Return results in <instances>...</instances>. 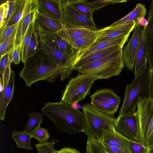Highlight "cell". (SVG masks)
Listing matches in <instances>:
<instances>
[{
	"label": "cell",
	"instance_id": "19",
	"mask_svg": "<svg viewBox=\"0 0 153 153\" xmlns=\"http://www.w3.org/2000/svg\"><path fill=\"white\" fill-rule=\"evenodd\" d=\"M143 28L140 27L137 53L134 68V76H136L142 73L147 67L148 58L143 37Z\"/></svg>",
	"mask_w": 153,
	"mask_h": 153
},
{
	"label": "cell",
	"instance_id": "32",
	"mask_svg": "<svg viewBox=\"0 0 153 153\" xmlns=\"http://www.w3.org/2000/svg\"><path fill=\"white\" fill-rule=\"evenodd\" d=\"M35 20L33 21L28 29L21 45V60L24 63L26 61L28 48L31 36L35 28Z\"/></svg>",
	"mask_w": 153,
	"mask_h": 153
},
{
	"label": "cell",
	"instance_id": "35",
	"mask_svg": "<svg viewBox=\"0 0 153 153\" xmlns=\"http://www.w3.org/2000/svg\"><path fill=\"white\" fill-rule=\"evenodd\" d=\"M40 44L38 31L35 26L29 42L26 56V61L36 51Z\"/></svg>",
	"mask_w": 153,
	"mask_h": 153
},
{
	"label": "cell",
	"instance_id": "46",
	"mask_svg": "<svg viewBox=\"0 0 153 153\" xmlns=\"http://www.w3.org/2000/svg\"><path fill=\"white\" fill-rule=\"evenodd\" d=\"M7 7V1L2 3L0 6V28L3 26Z\"/></svg>",
	"mask_w": 153,
	"mask_h": 153
},
{
	"label": "cell",
	"instance_id": "36",
	"mask_svg": "<svg viewBox=\"0 0 153 153\" xmlns=\"http://www.w3.org/2000/svg\"><path fill=\"white\" fill-rule=\"evenodd\" d=\"M85 153H106L102 143L94 139H87Z\"/></svg>",
	"mask_w": 153,
	"mask_h": 153
},
{
	"label": "cell",
	"instance_id": "10",
	"mask_svg": "<svg viewBox=\"0 0 153 153\" xmlns=\"http://www.w3.org/2000/svg\"><path fill=\"white\" fill-rule=\"evenodd\" d=\"M135 113L140 129L139 142L145 145V135L153 116V100L149 98H140Z\"/></svg>",
	"mask_w": 153,
	"mask_h": 153
},
{
	"label": "cell",
	"instance_id": "48",
	"mask_svg": "<svg viewBox=\"0 0 153 153\" xmlns=\"http://www.w3.org/2000/svg\"><path fill=\"white\" fill-rule=\"evenodd\" d=\"M55 153H81L76 149L70 147H64L59 150H56Z\"/></svg>",
	"mask_w": 153,
	"mask_h": 153
},
{
	"label": "cell",
	"instance_id": "4",
	"mask_svg": "<svg viewBox=\"0 0 153 153\" xmlns=\"http://www.w3.org/2000/svg\"><path fill=\"white\" fill-rule=\"evenodd\" d=\"M149 71L147 67L142 73L135 77L131 83L126 85L119 115L135 114L139 98H149Z\"/></svg>",
	"mask_w": 153,
	"mask_h": 153
},
{
	"label": "cell",
	"instance_id": "34",
	"mask_svg": "<svg viewBox=\"0 0 153 153\" xmlns=\"http://www.w3.org/2000/svg\"><path fill=\"white\" fill-rule=\"evenodd\" d=\"M7 7L3 25L0 28V38L2 37L8 24L13 15L16 7V0H7Z\"/></svg>",
	"mask_w": 153,
	"mask_h": 153
},
{
	"label": "cell",
	"instance_id": "43",
	"mask_svg": "<svg viewBox=\"0 0 153 153\" xmlns=\"http://www.w3.org/2000/svg\"><path fill=\"white\" fill-rule=\"evenodd\" d=\"M11 60L12 58L10 53H7L0 58V74L2 78L3 77L7 66Z\"/></svg>",
	"mask_w": 153,
	"mask_h": 153
},
{
	"label": "cell",
	"instance_id": "11",
	"mask_svg": "<svg viewBox=\"0 0 153 153\" xmlns=\"http://www.w3.org/2000/svg\"><path fill=\"white\" fill-rule=\"evenodd\" d=\"M35 25L38 31L39 37L50 42L60 52L71 57H75L79 54V52L59 36L56 32L45 29L35 21Z\"/></svg>",
	"mask_w": 153,
	"mask_h": 153
},
{
	"label": "cell",
	"instance_id": "49",
	"mask_svg": "<svg viewBox=\"0 0 153 153\" xmlns=\"http://www.w3.org/2000/svg\"><path fill=\"white\" fill-rule=\"evenodd\" d=\"M138 24L140 25L143 27L146 26L148 24L147 20L145 17H141L139 19Z\"/></svg>",
	"mask_w": 153,
	"mask_h": 153
},
{
	"label": "cell",
	"instance_id": "24",
	"mask_svg": "<svg viewBox=\"0 0 153 153\" xmlns=\"http://www.w3.org/2000/svg\"><path fill=\"white\" fill-rule=\"evenodd\" d=\"M91 100H96L119 107L121 99L111 89L105 88L99 89L90 96Z\"/></svg>",
	"mask_w": 153,
	"mask_h": 153
},
{
	"label": "cell",
	"instance_id": "31",
	"mask_svg": "<svg viewBox=\"0 0 153 153\" xmlns=\"http://www.w3.org/2000/svg\"><path fill=\"white\" fill-rule=\"evenodd\" d=\"M90 104L95 109L104 113L114 115L117 111L118 107L109 103L96 100H91Z\"/></svg>",
	"mask_w": 153,
	"mask_h": 153
},
{
	"label": "cell",
	"instance_id": "33",
	"mask_svg": "<svg viewBox=\"0 0 153 153\" xmlns=\"http://www.w3.org/2000/svg\"><path fill=\"white\" fill-rule=\"evenodd\" d=\"M17 28L2 43L0 44V58L7 53H11L14 48Z\"/></svg>",
	"mask_w": 153,
	"mask_h": 153
},
{
	"label": "cell",
	"instance_id": "41",
	"mask_svg": "<svg viewBox=\"0 0 153 153\" xmlns=\"http://www.w3.org/2000/svg\"><path fill=\"white\" fill-rule=\"evenodd\" d=\"M144 142L148 149L153 148V116L145 135Z\"/></svg>",
	"mask_w": 153,
	"mask_h": 153
},
{
	"label": "cell",
	"instance_id": "6",
	"mask_svg": "<svg viewBox=\"0 0 153 153\" xmlns=\"http://www.w3.org/2000/svg\"><path fill=\"white\" fill-rule=\"evenodd\" d=\"M97 80L83 74L71 78L62 92L61 100L70 105L79 102L90 94L91 87Z\"/></svg>",
	"mask_w": 153,
	"mask_h": 153
},
{
	"label": "cell",
	"instance_id": "8",
	"mask_svg": "<svg viewBox=\"0 0 153 153\" xmlns=\"http://www.w3.org/2000/svg\"><path fill=\"white\" fill-rule=\"evenodd\" d=\"M39 38L40 48L43 50L48 58L59 66L67 67L70 76L74 70V66L77 61L79 54L74 57L68 56L58 50L49 41Z\"/></svg>",
	"mask_w": 153,
	"mask_h": 153
},
{
	"label": "cell",
	"instance_id": "50",
	"mask_svg": "<svg viewBox=\"0 0 153 153\" xmlns=\"http://www.w3.org/2000/svg\"><path fill=\"white\" fill-rule=\"evenodd\" d=\"M153 15V0H152L150 4L148 15L147 17L148 21L151 19Z\"/></svg>",
	"mask_w": 153,
	"mask_h": 153
},
{
	"label": "cell",
	"instance_id": "16",
	"mask_svg": "<svg viewBox=\"0 0 153 153\" xmlns=\"http://www.w3.org/2000/svg\"><path fill=\"white\" fill-rule=\"evenodd\" d=\"M100 141L117 147L126 152L131 153L129 146L128 139L117 132L114 126L104 133Z\"/></svg>",
	"mask_w": 153,
	"mask_h": 153
},
{
	"label": "cell",
	"instance_id": "40",
	"mask_svg": "<svg viewBox=\"0 0 153 153\" xmlns=\"http://www.w3.org/2000/svg\"><path fill=\"white\" fill-rule=\"evenodd\" d=\"M35 147L38 153H55L56 150L53 143L50 142L36 144Z\"/></svg>",
	"mask_w": 153,
	"mask_h": 153
},
{
	"label": "cell",
	"instance_id": "27",
	"mask_svg": "<svg viewBox=\"0 0 153 153\" xmlns=\"http://www.w3.org/2000/svg\"><path fill=\"white\" fill-rule=\"evenodd\" d=\"M35 21L42 27L54 32L60 30L64 26L62 22L41 13L38 9Z\"/></svg>",
	"mask_w": 153,
	"mask_h": 153
},
{
	"label": "cell",
	"instance_id": "39",
	"mask_svg": "<svg viewBox=\"0 0 153 153\" xmlns=\"http://www.w3.org/2000/svg\"><path fill=\"white\" fill-rule=\"evenodd\" d=\"M129 146L131 153H147L149 149L140 142H135L128 139Z\"/></svg>",
	"mask_w": 153,
	"mask_h": 153
},
{
	"label": "cell",
	"instance_id": "22",
	"mask_svg": "<svg viewBox=\"0 0 153 153\" xmlns=\"http://www.w3.org/2000/svg\"><path fill=\"white\" fill-rule=\"evenodd\" d=\"M143 37L149 69H153V15L143 28Z\"/></svg>",
	"mask_w": 153,
	"mask_h": 153
},
{
	"label": "cell",
	"instance_id": "51",
	"mask_svg": "<svg viewBox=\"0 0 153 153\" xmlns=\"http://www.w3.org/2000/svg\"><path fill=\"white\" fill-rule=\"evenodd\" d=\"M71 105L74 109H79L80 108H81L82 107L78 102L74 103Z\"/></svg>",
	"mask_w": 153,
	"mask_h": 153
},
{
	"label": "cell",
	"instance_id": "12",
	"mask_svg": "<svg viewBox=\"0 0 153 153\" xmlns=\"http://www.w3.org/2000/svg\"><path fill=\"white\" fill-rule=\"evenodd\" d=\"M140 25L136 24L134 33L122 51V58L128 71L134 68L138 49Z\"/></svg>",
	"mask_w": 153,
	"mask_h": 153
},
{
	"label": "cell",
	"instance_id": "28",
	"mask_svg": "<svg viewBox=\"0 0 153 153\" xmlns=\"http://www.w3.org/2000/svg\"><path fill=\"white\" fill-rule=\"evenodd\" d=\"M70 5L82 15L92 22L94 12L90 1L86 0H69Z\"/></svg>",
	"mask_w": 153,
	"mask_h": 153
},
{
	"label": "cell",
	"instance_id": "47",
	"mask_svg": "<svg viewBox=\"0 0 153 153\" xmlns=\"http://www.w3.org/2000/svg\"><path fill=\"white\" fill-rule=\"evenodd\" d=\"M149 99L153 100V69L149 71Z\"/></svg>",
	"mask_w": 153,
	"mask_h": 153
},
{
	"label": "cell",
	"instance_id": "5",
	"mask_svg": "<svg viewBox=\"0 0 153 153\" xmlns=\"http://www.w3.org/2000/svg\"><path fill=\"white\" fill-rule=\"evenodd\" d=\"M81 106L86 125L84 132L87 139L100 141L103 134L114 127V121L116 118L98 111L88 103Z\"/></svg>",
	"mask_w": 153,
	"mask_h": 153
},
{
	"label": "cell",
	"instance_id": "13",
	"mask_svg": "<svg viewBox=\"0 0 153 153\" xmlns=\"http://www.w3.org/2000/svg\"><path fill=\"white\" fill-rule=\"evenodd\" d=\"M136 23H131L120 26H109L100 29V33L95 43L110 39L118 36L131 33L134 29Z\"/></svg>",
	"mask_w": 153,
	"mask_h": 153
},
{
	"label": "cell",
	"instance_id": "52",
	"mask_svg": "<svg viewBox=\"0 0 153 153\" xmlns=\"http://www.w3.org/2000/svg\"><path fill=\"white\" fill-rule=\"evenodd\" d=\"M149 149V151L147 153H153V148H150Z\"/></svg>",
	"mask_w": 153,
	"mask_h": 153
},
{
	"label": "cell",
	"instance_id": "45",
	"mask_svg": "<svg viewBox=\"0 0 153 153\" xmlns=\"http://www.w3.org/2000/svg\"><path fill=\"white\" fill-rule=\"evenodd\" d=\"M102 143L106 153H129L108 144L103 143Z\"/></svg>",
	"mask_w": 153,
	"mask_h": 153
},
{
	"label": "cell",
	"instance_id": "26",
	"mask_svg": "<svg viewBox=\"0 0 153 153\" xmlns=\"http://www.w3.org/2000/svg\"><path fill=\"white\" fill-rule=\"evenodd\" d=\"M123 47L119 45H115L92 53L77 60L75 63L74 68L79 67L96 60L120 48Z\"/></svg>",
	"mask_w": 153,
	"mask_h": 153
},
{
	"label": "cell",
	"instance_id": "15",
	"mask_svg": "<svg viewBox=\"0 0 153 153\" xmlns=\"http://www.w3.org/2000/svg\"><path fill=\"white\" fill-rule=\"evenodd\" d=\"M38 9L41 13L63 23L61 0H38Z\"/></svg>",
	"mask_w": 153,
	"mask_h": 153
},
{
	"label": "cell",
	"instance_id": "7",
	"mask_svg": "<svg viewBox=\"0 0 153 153\" xmlns=\"http://www.w3.org/2000/svg\"><path fill=\"white\" fill-rule=\"evenodd\" d=\"M114 124L116 130L122 136L132 141L139 142L140 129L135 113L130 115H118Z\"/></svg>",
	"mask_w": 153,
	"mask_h": 153
},
{
	"label": "cell",
	"instance_id": "14",
	"mask_svg": "<svg viewBox=\"0 0 153 153\" xmlns=\"http://www.w3.org/2000/svg\"><path fill=\"white\" fill-rule=\"evenodd\" d=\"M98 29H91L87 27L65 24L61 29L56 33L59 36L70 44L77 39Z\"/></svg>",
	"mask_w": 153,
	"mask_h": 153
},
{
	"label": "cell",
	"instance_id": "20",
	"mask_svg": "<svg viewBox=\"0 0 153 153\" xmlns=\"http://www.w3.org/2000/svg\"><path fill=\"white\" fill-rule=\"evenodd\" d=\"M15 73L11 70L10 78L6 87L0 94V120L4 121L6 108L11 101L15 86Z\"/></svg>",
	"mask_w": 153,
	"mask_h": 153
},
{
	"label": "cell",
	"instance_id": "17",
	"mask_svg": "<svg viewBox=\"0 0 153 153\" xmlns=\"http://www.w3.org/2000/svg\"><path fill=\"white\" fill-rule=\"evenodd\" d=\"M130 33H128L110 39L94 43L89 49L79 52L77 60L92 53L111 46L119 45L123 47L128 41Z\"/></svg>",
	"mask_w": 153,
	"mask_h": 153
},
{
	"label": "cell",
	"instance_id": "37",
	"mask_svg": "<svg viewBox=\"0 0 153 153\" xmlns=\"http://www.w3.org/2000/svg\"><path fill=\"white\" fill-rule=\"evenodd\" d=\"M32 138L35 139L39 143H47L50 137L47 128H42L40 126L31 134Z\"/></svg>",
	"mask_w": 153,
	"mask_h": 153
},
{
	"label": "cell",
	"instance_id": "25",
	"mask_svg": "<svg viewBox=\"0 0 153 153\" xmlns=\"http://www.w3.org/2000/svg\"><path fill=\"white\" fill-rule=\"evenodd\" d=\"M100 33V29L91 32L70 43L74 48L79 52L89 49L95 42Z\"/></svg>",
	"mask_w": 153,
	"mask_h": 153
},
{
	"label": "cell",
	"instance_id": "44",
	"mask_svg": "<svg viewBox=\"0 0 153 153\" xmlns=\"http://www.w3.org/2000/svg\"><path fill=\"white\" fill-rule=\"evenodd\" d=\"M19 21L15 24L7 27L2 37L0 38V44L2 43L16 28L19 24Z\"/></svg>",
	"mask_w": 153,
	"mask_h": 153
},
{
	"label": "cell",
	"instance_id": "38",
	"mask_svg": "<svg viewBox=\"0 0 153 153\" xmlns=\"http://www.w3.org/2000/svg\"><path fill=\"white\" fill-rule=\"evenodd\" d=\"M128 1L125 0H97L90 1V2L94 11L110 4L125 3Z\"/></svg>",
	"mask_w": 153,
	"mask_h": 153
},
{
	"label": "cell",
	"instance_id": "30",
	"mask_svg": "<svg viewBox=\"0 0 153 153\" xmlns=\"http://www.w3.org/2000/svg\"><path fill=\"white\" fill-rule=\"evenodd\" d=\"M44 114L39 112L30 113L29 120L25 127L24 131L31 134L40 126L43 120Z\"/></svg>",
	"mask_w": 153,
	"mask_h": 153
},
{
	"label": "cell",
	"instance_id": "29",
	"mask_svg": "<svg viewBox=\"0 0 153 153\" xmlns=\"http://www.w3.org/2000/svg\"><path fill=\"white\" fill-rule=\"evenodd\" d=\"M12 137L15 141L18 148L24 149L28 151L33 149L31 144V134L24 131H20L14 130L12 134Z\"/></svg>",
	"mask_w": 153,
	"mask_h": 153
},
{
	"label": "cell",
	"instance_id": "21",
	"mask_svg": "<svg viewBox=\"0 0 153 153\" xmlns=\"http://www.w3.org/2000/svg\"><path fill=\"white\" fill-rule=\"evenodd\" d=\"M147 13L145 6L140 3H137L135 7L125 16L115 22L111 25L114 27L126 25L135 22L138 23V20L141 17H145Z\"/></svg>",
	"mask_w": 153,
	"mask_h": 153
},
{
	"label": "cell",
	"instance_id": "2",
	"mask_svg": "<svg viewBox=\"0 0 153 153\" xmlns=\"http://www.w3.org/2000/svg\"><path fill=\"white\" fill-rule=\"evenodd\" d=\"M43 114L55 124L58 131L73 135L84 132L86 127L83 114L61 100L49 102L42 108Z\"/></svg>",
	"mask_w": 153,
	"mask_h": 153
},
{
	"label": "cell",
	"instance_id": "1",
	"mask_svg": "<svg viewBox=\"0 0 153 153\" xmlns=\"http://www.w3.org/2000/svg\"><path fill=\"white\" fill-rule=\"evenodd\" d=\"M19 76L29 87L40 81L53 82L60 76L63 81L70 76L67 67L59 66L51 61L40 48L24 63Z\"/></svg>",
	"mask_w": 153,
	"mask_h": 153
},
{
	"label": "cell",
	"instance_id": "3",
	"mask_svg": "<svg viewBox=\"0 0 153 153\" xmlns=\"http://www.w3.org/2000/svg\"><path fill=\"white\" fill-rule=\"evenodd\" d=\"M123 48L117 50L95 61L81 66L74 68V70L99 79H108L118 76L124 67L122 58Z\"/></svg>",
	"mask_w": 153,
	"mask_h": 153
},
{
	"label": "cell",
	"instance_id": "9",
	"mask_svg": "<svg viewBox=\"0 0 153 153\" xmlns=\"http://www.w3.org/2000/svg\"><path fill=\"white\" fill-rule=\"evenodd\" d=\"M61 2L63 25L97 29L94 22L89 21L74 9L69 0H61Z\"/></svg>",
	"mask_w": 153,
	"mask_h": 153
},
{
	"label": "cell",
	"instance_id": "23",
	"mask_svg": "<svg viewBox=\"0 0 153 153\" xmlns=\"http://www.w3.org/2000/svg\"><path fill=\"white\" fill-rule=\"evenodd\" d=\"M38 8L24 15L19 21L15 38V47L21 45L25 33L32 22L36 20Z\"/></svg>",
	"mask_w": 153,
	"mask_h": 153
},
{
	"label": "cell",
	"instance_id": "18",
	"mask_svg": "<svg viewBox=\"0 0 153 153\" xmlns=\"http://www.w3.org/2000/svg\"><path fill=\"white\" fill-rule=\"evenodd\" d=\"M38 3V0H16L14 13L7 27L17 23L26 13L37 9Z\"/></svg>",
	"mask_w": 153,
	"mask_h": 153
},
{
	"label": "cell",
	"instance_id": "42",
	"mask_svg": "<svg viewBox=\"0 0 153 153\" xmlns=\"http://www.w3.org/2000/svg\"><path fill=\"white\" fill-rule=\"evenodd\" d=\"M12 60L14 65L19 63L21 60V49L20 45L15 46L12 52L10 53Z\"/></svg>",
	"mask_w": 153,
	"mask_h": 153
}]
</instances>
